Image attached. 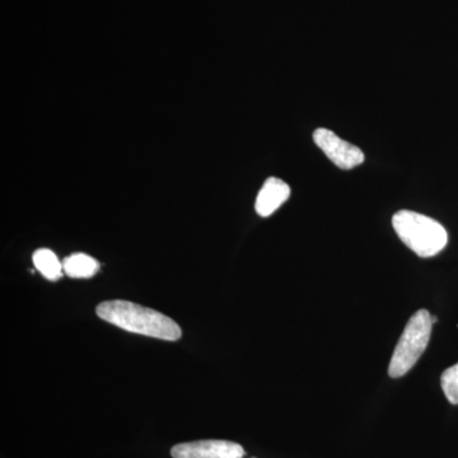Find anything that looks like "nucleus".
Returning a JSON list of instances; mask_svg holds the SVG:
<instances>
[{
	"mask_svg": "<svg viewBox=\"0 0 458 458\" xmlns=\"http://www.w3.org/2000/svg\"><path fill=\"white\" fill-rule=\"evenodd\" d=\"M393 225L400 240L419 258H433L447 246V231L423 214L400 210L393 216Z\"/></svg>",
	"mask_w": 458,
	"mask_h": 458,
	"instance_id": "nucleus-2",
	"label": "nucleus"
},
{
	"mask_svg": "<svg viewBox=\"0 0 458 458\" xmlns=\"http://www.w3.org/2000/svg\"><path fill=\"white\" fill-rule=\"evenodd\" d=\"M441 385L447 400L458 405V363L443 372Z\"/></svg>",
	"mask_w": 458,
	"mask_h": 458,
	"instance_id": "nucleus-9",
	"label": "nucleus"
},
{
	"mask_svg": "<svg viewBox=\"0 0 458 458\" xmlns=\"http://www.w3.org/2000/svg\"><path fill=\"white\" fill-rule=\"evenodd\" d=\"M437 321H438V318H437L436 316H432L433 324H436Z\"/></svg>",
	"mask_w": 458,
	"mask_h": 458,
	"instance_id": "nucleus-10",
	"label": "nucleus"
},
{
	"mask_svg": "<svg viewBox=\"0 0 458 458\" xmlns=\"http://www.w3.org/2000/svg\"><path fill=\"white\" fill-rule=\"evenodd\" d=\"M313 140L327 158L342 170H352L364 162V153L360 148L342 140L328 129H318L313 132Z\"/></svg>",
	"mask_w": 458,
	"mask_h": 458,
	"instance_id": "nucleus-4",
	"label": "nucleus"
},
{
	"mask_svg": "<svg viewBox=\"0 0 458 458\" xmlns=\"http://www.w3.org/2000/svg\"><path fill=\"white\" fill-rule=\"evenodd\" d=\"M245 454L242 445L238 443L218 439L180 443L171 450L174 458H243Z\"/></svg>",
	"mask_w": 458,
	"mask_h": 458,
	"instance_id": "nucleus-5",
	"label": "nucleus"
},
{
	"mask_svg": "<svg viewBox=\"0 0 458 458\" xmlns=\"http://www.w3.org/2000/svg\"><path fill=\"white\" fill-rule=\"evenodd\" d=\"M63 269L69 278H92L99 270L98 260L86 254H73L63 261Z\"/></svg>",
	"mask_w": 458,
	"mask_h": 458,
	"instance_id": "nucleus-7",
	"label": "nucleus"
},
{
	"mask_svg": "<svg viewBox=\"0 0 458 458\" xmlns=\"http://www.w3.org/2000/svg\"><path fill=\"white\" fill-rule=\"evenodd\" d=\"M99 318L128 333L138 334L165 342H176L182 336L179 324L164 313L129 302V301H106L96 307Z\"/></svg>",
	"mask_w": 458,
	"mask_h": 458,
	"instance_id": "nucleus-1",
	"label": "nucleus"
},
{
	"mask_svg": "<svg viewBox=\"0 0 458 458\" xmlns=\"http://www.w3.org/2000/svg\"><path fill=\"white\" fill-rule=\"evenodd\" d=\"M291 197V188L284 181L270 177L265 181L258 198H256L255 209L260 216H270L276 212Z\"/></svg>",
	"mask_w": 458,
	"mask_h": 458,
	"instance_id": "nucleus-6",
	"label": "nucleus"
},
{
	"mask_svg": "<svg viewBox=\"0 0 458 458\" xmlns=\"http://www.w3.org/2000/svg\"><path fill=\"white\" fill-rule=\"evenodd\" d=\"M433 325L432 315L427 310H419L410 318L388 366L391 378L405 376L417 364L429 344Z\"/></svg>",
	"mask_w": 458,
	"mask_h": 458,
	"instance_id": "nucleus-3",
	"label": "nucleus"
},
{
	"mask_svg": "<svg viewBox=\"0 0 458 458\" xmlns=\"http://www.w3.org/2000/svg\"><path fill=\"white\" fill-rule=\"evenodd\" d=\"M33 264L36 269L40 271L42 276L50 280V282H56L63 276L64 269L63 264L49 249H40L33 254Z\"/></svg>",
	"mask_w": 458,
	"mask_h": 458,
	"instance_id": "nucleus-8",
	"label": "nucleus"
}]
</instances>
